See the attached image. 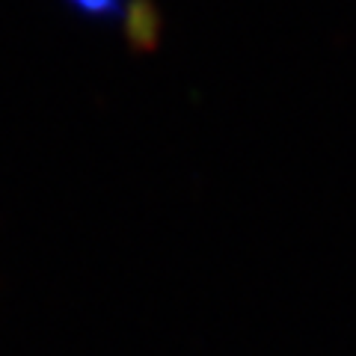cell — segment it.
Listing matches in <instances>:
<instances>
[{"label": "cell", "mask_w": 356, "mask_h": 356, "mask_svg": "<svg viewBox=\"0 0 356 356\" xmlns=\"http://www.w3.org/2000/svg\"><path fill=\"white\" fill-rule=\"evenodd\" d=\"M125 21H128V33L137 44H152L154 36H158V15H154L149 3H134Z\"/></svg>", "instance_id": "6da1fadb"}, {"label": "cell", "mask_w": 356, "mask_h": 356, "mask_svg": "<svg viewBox=\"0 0 356 356\" xmlns=\"http://www.w3.org/2000/svg\"><path fill=\"white\" fill-rule=\"evenodd\" d=\"M63 3L83 18H116L122 9V0H63Z\"/></svg>", "instance_id": "7a4b0ae2"}]
</instances>
